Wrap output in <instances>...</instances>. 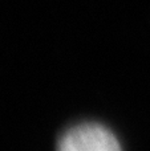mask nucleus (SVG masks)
<instances>
[{
	"instance_id": "f257e3e1",
	"label": "nucleus",
	"mask_w": 150,
	"mask_h": 151,
	"mask_svg": "<svg viewBox=\"0 0 150 151\" xmlns=\"http://www.w3.org/2000/svg\"><path fill=\"white\" fill-rule=\"evenodd\" d=\"M56 151H122L121 143L106 126L85 122L72 126L60 137Z\"/></svg>"
}]
</instances>
